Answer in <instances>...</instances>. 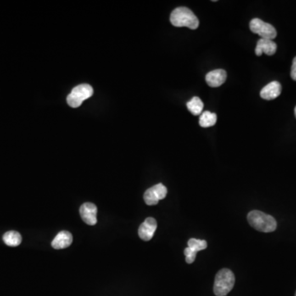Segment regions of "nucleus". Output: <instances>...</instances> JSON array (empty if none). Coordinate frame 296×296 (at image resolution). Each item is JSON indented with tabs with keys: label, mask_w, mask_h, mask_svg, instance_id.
Here are the masks:
<instances>
[{
	"label": "nucleus",
	"mask_w": 296,
	"mask_h": 296,
	"mask_svg": "<svg viewBox=\"0 0 296 296\" xmlns=\"http://www.w3.org/2000/svg\"><path fill=\"white\" fill-rule=\"evenodd\" d=\"M295 115H296V108H295Z\"/></svg>",
	"instance_id": "19"
},
{
	"label": "nucleus",
	"mask_w": 296,
	"mask_h": 296,
	"mask_svg": "<svg viewBox=\"0 0 296 296\" xmlns=\"http://www.w3.org/2000/svg\"><path fill=\"white\" fill-rule=\"evenodd\" d=\"M291 79H293L294 81H296V57L293 59V63L291 66Z\"/></svg>",
	"instance_id": "18"
},
{
	"label": "nucleus",
	"mask_w": 296,
	"mask_h": 296,
	"mask_svg": "<svg viewBox=\"0 0 296 296\" xmlns=\"http://www.w3.org/2000/svg\"><path fill=\"white\" fill-rule=\"evenodd\" d=\"M227 78L226 72L223 69H215L208 73L206 76V81L211 87H218L224 84Z\"/></svg>",
	"instance_id": "10"
},
{
	"label": "nucleus",
	"mask_w": 296,
	"mask_h": 296,
	"mask_svg": "<svg viewBox=\"0 0 296 296\" xmlns=\"http://www.w3.org/2000/svg\"><path fill=\"white\" fill-rule=\"evenodd\" d=\"M216 120H217V116H216L215 113L205 111L201 114L200 119H199V124L203 128H209V127L215 125Z\"/></svg>",
	"instance_id": "14"
},
{
	"label": "nucleus",
	"mask_w": 296,
	"mask_h": 296,
	"mask_svg": "<svg viewBox=\"0 0 296 296\" xmlns=\"http://www.w3.org/2000/svg\"><path fill=\"white\" fill-rule=\"evenodd\" d=\"M3 242L10 247H17L22 243V236L17 231H8L3 236Z\"/></svg>",
	"instance_id": "13"
},
{
	"label": "nucleus",
	"mask_w": 296,
	"mask_h": 296,
	"mask_svg": "<svg viewBox=\"0 0 296 296\" xmlns=\"http://www.w3.org/2000/svg\"><path fill=\"white\" fill-rule=\"evenodd\" d=\"M185 257H186V262L188 263H192L194 262L195 258H196V253L194 251H192V249H190L188 247L185 248Z\"/></svg>",
	"instance_id": "17"
},
{
	"label": "nucleus",
	"mask_w": 296,
	"mask_h": 296,
	"mask_svg": "<svg viewBox=\"0 0 296 296\" xmlns=\"http://www.w3.org/2000/svg\"><path fill=\"white\" fill-rule=\"evenodd\" d=\"M276 49L277 46L273 41L261 38L257 43L255 54L257 56H261L263 53L266 54L267 55H273L274 54L276 53Z\"/></svg>",
	"instance_id": "11"
},
{
	"label": "nucleus",
	"mask_w": 296,
	"mask_h": 296,
	"mask_svg": "<svg viewBox=\"0 0 296 296\" xmlns=\"http://www.w3.org/2000/svg\"><path fill=\"white\" fill-rule=\"evenodd\" d=\"M281 93V85L278 81H271L264 86L260 92L262 98L267 101H271L277 98Z\"/></svg>",
	"instance_id": "9"
},
{
	"label": "nucleus",
	"mask_w": 296,
	"mask_h": 296,
	"mask_svg": "<svg viewBox=\"0 0 296 296\" xmlns=\"http://www.w3.org/2000/svg\"><path fill=\"white\" fill-rule=\"evenodd\" d=\"M73 243V236L69 231L63 230L55 236L54 239L51 245L55 249H63V248H68Z\"/></svg>",
	"instance_id": "12"
},
{
	"label": "nucleus",
	"mask_w": 296,
	"mask_h": 296,
	"mask_svg": "<svg viewBox=\"0 0 296 296\" xmlns=\"http://www.w3.org/2000/svg\"><path fill=\"white\" fill-rule=\"evenodd\" d=\"M188 247L194 251L195 253H197L198 251L203 250L206 249L208 247V243L205 241L202 240H197V239H190L188 242Z\"/></svg>",
	"instance_id": "16"
},
{
	"label": "nucleus",
	"mask_w": 296,
	"mask_h": 296,
	"mask_svg": "<svg viewBox=\"0 0 296 296\" xmlns=\"http://www.w3.org/2000/svg\"><path fill=\"white\" fill-rule=\"evenodd\" d=\"M166 194H167L166 187L162 184H158V185L148 188L145 192L143 198H144L145 203H147V205H157L160 200L164 199V197H166Z\"/></svg>",
	"instance_id": "6"
},
{
	"label": "nucleus",
	"mask_w": 296,
	"mask_h": 296,
	"mask_svg": "<svg viewBox=\"0 0 296 296\" xmlns=\"http://www.w3.org/2000/svg\"><path fill=\"white\" fill-rule=\"evenodd\" d=\"M249 27L252 32L258 34L262 39H269L273 40L276 38L277 32L273 26L265 23L259 18H253L249 23Z\"/></svg>",
	"instance_id": "5"
},
{
	"label": "nucleus",
	"mask_w": 296,
	"mask_h": 296,
	"mask_svg": "<svg viewBox=\"0 0 296 296\" xmlns=\"http://www.w3.org/2000/svg\"><path fill=\"white\" fill-rule=\"evenodd\" d=\"M80 215L84 222L89 225H95L97 222V208L93 203H86L80 208Z\"/></svg>",
	"instance_id": "7"
},
{
	"label": "nucleus",
	"mask_w": 296,
	"mask_h": 296,
	"mask_svg": "<svg viewBox=\"0 0 296 296\" xmlns=\"http://www.w3.org/2000/svg\"><path fill=\"white\" fill-rule=\"evenodd\" d=\"M236 277L230 269H221L218 271L214 283V293L216 296H225L233 289Z\"/></svg>",
	"instance_id": "3"
},
{
	"label": "nucleus",
	"mask_w": 296,
	"mask_h": 296,
	"mask_svg": "<svg viewBox=\"0 0 296 296\" xmlns=\"http://www.w3.org/2000/svg\"></svg>",
	"instance_id": "20"
},
{
	"label": "nucleus",
	"mask_w": 296,
	"mask_h": 296,
	"mask_svg": "<svg viewBox=\"0 0 296 296\" xmlns=\"http://www.w3.org/2000/svg\"><path fill=\"white\" fill-rule=\"evenodd\" d=\"M157 228V220H155L154 218H147L144 222L140 225L139 229H138V235H139L140 238L144 241H151L154 236Z\"/></svg>",
	"instance_id": "8"
},
{
	"label": "nucleus",
	"mask_w": 296,
	"mask_h": 296,
	"mask_svg": "<svg viewBox=\"0 0 296 296\" xmlns=\"http://www.w3.org/2000/svg\"><path fill=\"white\" fill-rule=\"evenodd\" d=\"M187 108L193 115H199L203 112V103L201 99L194 96L187 103Z\"/></svg>",
	"instance_id": "15"
},
{
	"label": "nucleus",
	"mask_w": 296,
	"mask_h": 296,
	"mask_svg": "<svg viewBox=\"0 0 296 296\" xmlns=\"http://www.w3.org/2000/svg\"><path fill=\"white\" fill-rule=\"evenodd\" d=\"M170 19L171 24L177 27H186L195 30L199 26V21L194 13L189 8L185 7L175 8L170 14Z\"/></svg>",
	"instance_id": "1"
},
{
	"label": "nucleus",
	"mask_w": 296,
	"mask_h": 296,
	"mask_svg": "<svg viewBox=\"0 0 296 296\" xmlns=\"http://www.w3.org/2000/svg\"><path fill=\"white\" fill-rule=\"evenodd\" d=\"M93 95V88L89 84H81L75 86L67 97V102L72 108H78L82 102Z\"/></svg>",
	"instance_id": "4"
},
{
	"label": "nucleus",
	"mask_w": 296,
	"mask_h": 296,
	"mask_svg": "<svg viewBox=\"0 0 296 296\" xmlns=\"http://www.w3.org/2000/svg\"><path fill=\"white\" fill-rule=\"evenodd\" d=\"M248 221L255 230L265 233L272 232L277 225L274 217L259 211H252L248 213Z\"/></svg>",
	"instance_id": "2"
}]
</instances>
